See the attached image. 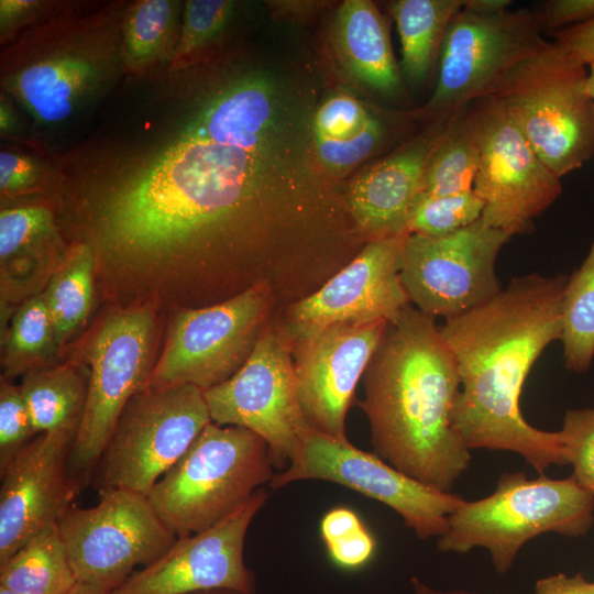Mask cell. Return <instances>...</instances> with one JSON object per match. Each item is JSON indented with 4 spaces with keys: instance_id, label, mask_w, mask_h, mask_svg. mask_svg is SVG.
I'll return each mask as SVG.
<instances>
[{
    "instance_id": "obj_12",
    "label": "cell",
    "mask_w": 594,
    "mask_h": 594,
    "mask_svg": "<svg viewBox=\"0 0 594 594\" xmlns=\"http://www.w3.org/2000/svg\"><path fill=\"white\" fill-rule=\"evenodd\" d=\"M510 239L481 218L444 237L408 233L399 275L409 302L435 319L448 320L490 301L503 289L495 265Z\"/></svg>"
},
{
    "instance_id": "obj_5",
    "label": "cell",
    "mask_w": 594,
    "mask_h": 594,
    "mask_svg": "<svg viewBox=\"0 0 594 594\" xmlns=\"http://www.w3.org/2000/svg\"><path fill=\"white\" fill-rule=\"evenodd\" d=\"M268 444L235 426L208 424L147 498L178 538L206 530L275 475Z\"/></svg>"
},
{
    "instance_id": "obj_9",
    "label": "cell",
    "mask_w": 594,
    "mask_h": 594,
    "mask_svg": "<svg viewBox=\"0 0 594 594\" xmlns=\"http://www.w3.org/2000/svg\"><path fill=\"white\" fill-rule=\"evenodd\" d=\"M541 29L538 12L463 7L447 29L426 111L442 118L488 97L516 66L548 45Z\"/></svg>"
},
{
    "instance_id": "obj_27",
    "label": "cell",
    "mask_w": 594,
    "mask_h": 594,
    "mask_svg": "<svg viewBox=\"0 0 594 594\" xmlns=\"http://www.w3.org/2000/svg\"><path fill=\"white\" fill-rule=\"evenodd\" d=\"M95 256L86 244L77 246L53 274L46 299L57 343L63 344L85 322L94 295Z\"/></svg>"
},
{
    "instance_id": "obj_19",
    "label": "cell",
    "mask_w": 594,
    "mask_h": 594,
    "mask_svg": "<svg viewBox=\"0 0 594 594\" xmlns=\"http://www.w3.org/2000/svg\"><path fill=\"white\" fill-rule=\"evenodd\" d=\"M72 447L40 435L0 473V565L73 506L78 482L67 470Z\"/></svg>"
},
{
    "instance_id": "obj_6",
    "label": "cell",
    "mask_w": 594,
    "mask_h": 594,
    "mask_svg": "<svg viewBox=\"0 0 594 594\" xmlns=\"http://www.w3.org/2000/svg\"><path fill=\"white\" fill-rule=\"evenodd\" d=\"M486 98L507 111L559 178L594 155V99L586 66L556 43L516 66Z\"/></svg>"
},
{
    "instance_id": "obj_23",
    "label": "cell",
    "mask_w": 594,
    "mask_h": 594,
    "mask_svg": "<svg viewBox=\"0 0 594 594\" xmlns=\"http://www.w3.org/2000/svg\"><path fill=\"white\" fill-rule=\"evenodd\" d=\"M20 388L35 432L74 443L85 411L88 376L66 365L37 369L24 376Z\"/></svg>"
},
{
    "instance_id": "obj_22",
    "label": "cell",
    "mask_w": 594,
    "mask_h": 594,
    "mask_svg": "<svg viewBox=\"0 0 594 594\" xmlns=\"http://www.w3.org/2000/svg\"><path fill=\"white\" fill-rule=\"evenodd\" d=\"M334 35L340 56L356 80L386 97L402 94L400 68L388 30L372 1H343L337 11Z\"/></svg>"
},
{
    "instance_id": "obj_41",
    "label": "cell",
    "mask_w": 594,
    "mask_h": 594,
    "mask_svg": "<svg viewBox=\"0 0 594 594\" xmlns=\"http://www.w3.org/2000/svg\"><path fill=\"white\" fill-rule=\"evenodd\" d=\"M554 43L576 62L588 67L594 63V19L554 32Z\"/></svg>"
},
{
    "instance_id": "obj_17",
    "label": "cell",
    "mask_w": 594,
    "mask_h": 594,
    "mask_svg": "<svg viewBox=\"0 0 594 594\" xmlns=\"http://www.w3.org/2000/svg\"><path fill=\"white\" fill-rule=\"evenodd\" d=\"M407 234L371 240L320 289L295 304L290 338L298 343L336 323L393 321L410 304L399 275Z\"/></svg>"
},
{
    "instance_id": "obj_40",
    "label": "cell",
    "mask_w": 594,
    "mask_h": 594,
    "mask_svg": "<svg viewBox=\"0 0 594 594\" xmlns=\"http://www.w3.org/2000/svg\"><path fill=\"white\" fill-rule=\"evenodd\" d=\"M37 176V166L29 157L12 152L0 153V189L14 193L31 186Z\"/></svg>"
},
{
    "instance_id": "obj_37",
    "label": "cell",
    "mask_w": 594,
    "mask_h": 594,
    "mask_svg": "<svg viewBox=\"0 0 594 594\" xmlns=\"http://www.w3.org/2000/svg\"><path fill=\"white\" fill-rule=\"evenodd\" d=\"M383 138V124L372 116L366 125L350 139L315 142L321 163L331 172L342 173L370 156L382 143Z\"/></svg>"
},
{
    "instance_id": "obj_20",
    "label": "cell",
    "mask_w": 594,
    "mask_h": 594,
    "mask_svg": "<svg viewBox=\"0 0 594 594\" xmlns=\"http://www.w3.org/2000/svg\"><path fill=\"white\" fill-rule=\"evenodd\" d=\"M455 114L440 118L430 133L378 162L351 184L350 211L371 240L407 234L408 215L428 158Z\"/></svg>"
},
{
    "instance_id": "obj_36",
    "label": "cell",
    "mask_w": 594,
    "mask_h": 594,
    "mask_svg": "<svg viewBox=\"0 0 594 594\" xmlns=\"http://www.w3.org/2000/svg\"><path fill=\"white\" fill-rule=\"evenodd\" d=\"M372 116L355 98L336 95L324 101L315 114V141L350 139L366 125Z\"/></svg>"
},
{
    "instance_id": "obj_31",
    "label": "cell",
    "mask_w": 594,
    "mask_h": 594,
    "mask_svg": "<svg viewBox=\"0 0 594 594\" xmlns=\"http://www.w3.org/2000/svg\"><path fill=\"white\" fill-rule=\"evenodd\" d=\"M176 18V2L144 0L133 7L124 28L123 56L128 66H145L166 50Z\"/></svg>"
},
{
    "instance_id": "obj_51",
    "label": "cell",
    "mask_w": 594,
    "mask_h": 594,
    "mask_svg": "<svg viewBox=\"0 0 594 594\" xmlns=\"http://www.w3.org/2000/svg\"><path fill=\"white\" fill-rule=\"evenodd\" d=\"M0 594H21L19 592H15L11 588H8L6 586L0 585Z\"/></svg>"
},
{
    "instance_id": "obj_43",
    "label": "cell",
    "mask_w": 594,
    "mask_h": 594,
    "mask_svg": "<svg viewBox=\"0 0 594 594\" xmlns=\"http://www.w3.org/2000/svg\"><path fill=\"white\" fill-rule=\"evenodd\" d=\"M530 594H594V582L581 573L572 576L557 573L539 579Z\"/></svg>"
},
{
    "instance_id": "obj_16",
    "label": "cell",
    "mask_w": 594,
    "mask_h": 594,
    "mask_svg": "<svg viewBox=\"0 0 594 594\" xmlns=\"http://www.w3.org/2000/svg\"><path fill=\"white\" fill-rule=\"evenodd\" d=\"M267 498L262 487L212 527L178 537L162 557L135 571L112 594H190L215 588L255 594L256 579L245 564L244 542Z\"/></svg>"
},
{
    "instance_id": "obj_26",
    "label": "cell",
    "mask_w": 594,
    "mask_h": 594,
    "mask_svg": "<svg viewBox=\"0 0 594 594\" xmlns=\"http://www.w3.org/2000/svg\"><path fill=\"white\" fill-rule=\"evenodd\" d=\"M560 341L565 369L587 372L594 360V240L580 267L568 276Z\"/></svg>"
},
{
    "instance_id": "obj_11",
    "label": "cell",
    "mask_w": 594,
    "mask_h": 594,
    "mask_svg": "<svg viewBox=\"0 0 594 594\" xmlns=\"http://www.w3.org/2000/svg\"><path fill=\"white\" fill-rule=\"evenodd\" d=\"M307 480L340 484L388 506L421 540L442 536L450 514L463 501L406 475L374 452L353 446L348 438H333L314 429L268 485L277 490Z\"/></svg>"
},
{
    "instance_id": "obj_49",
    "label": "cell",
    "mask_w": 594,
    "mask_h": 594,
    "mask_svg": "<svg viewBox=\"0 0 594 594\" xmlns=\"http://www.w3.org/2000/svg\"><path fill=\"white\" fill-rule=\"evenodd\" d=\"M190 594H245V593L234 591V590H230V588H215V590L195 592V593H190Z\"/></svg>"
},
{
    "instance_id": "obj_47",
    "label": "cell",
    "mask_w": 594,
    "mask_h": 594,
    "mask_svg": "<svg viewBox=\"0 0 594 594\" xmlns=\"http://www.w3.org/2000/svg\"><path fill=\"white\" fill-rule=\"evenodd\" d=\"M411 586H413L414 594H477V593L460 591V590H453V591L437 590L428 585L427 583L422 582L420 579L416 576L411 578Z\"/></svg>"
},
{
    "instance_id": "obj_45",
    "label": "cell",
    "mask_w": 594,
    "mask_h": 594,
    "mask_svg": "<svg viewBox=\"0 0 594 594\" xmlns=\"http://www.w3.org/2000/svg\"><path fill=\"white\" fill-rule=\"evenodd\" d=\"M509 0H465L464 7L479 12L497 13L508 10Z\"/></svg>"
},
{
    "instance_id": "obj_35",
    "label": "cell",
    "mask_w": 594,
    "mask_h": 594,
    "mask_svg": "<svg viewBox=\"0 0 594 594\" xmlns=\"http://www.w3.org/2000/svg\"><path fill=\"white\" fill-rule=\"evenodd\" d=\"M35 433L20 386L2 380L0 387V473L33 440Z\"/></svg>"
},
{
    "instance_id": "obj_44",
    "label": "cell",
    "mask_w": 594,
    "mask_h": 594,
    "mask_svg": "<svg viewBox=\"0 0 594 594\" xmlns=\"http://www.w3.org/2000/svg\"><path fill=\"white\" fill-rule=\"evenodd\" d=\"M40 6L33 0H1L0 1V28L1 32L8 31L13 24L23 20L34 12Z\"/></svg>"
},
{
    "instance_id": "obj_32",
    "label": "cell",
    "mask_w": 594,
    "mask_h": 594,
    "mask_svg": "<svg viewBox=\"0 0 594 594\" xmlns=\"http://www.w3.org/2000/svg\"><path fill=\"white\" fill-rule=\"evenodd\" d=\"M483 208V201L473 190L443 196L418 194L406 232L432 238L449 235L477 221Z\"/></svg>"
},
{
    "instance_id": "obj_3",
    "label": "cell",
    "mask_w": 594,
    "mask_h": 594,
    "mask_svg": "<svg viewBox=\"0 0 594 594\" xmlns=\"http://www.w3.org/2000/svg\"><path fill=\"white\" fill-rule=\"evenodd\" d=\"M362 380L374 453L450 493L471 453L452 425L460 381L436 319L407 305L387 323Z\"/></svg>"
},
{
    "instance_id": "obj_18",
    "label": "cell",
    "mask_w": 594,
    "mask_h": 594,
    "mask_svg": "<svg viewBox=\"0 0 594 594\" xmlns=\"http://www.w3.org/2000/svg\"><path fill=\"white\" fill-rule=\"evenodd\" d=\"M387 323H336L296 343L297 394L311 429L346 439L345 418L355 388Z\"/></svg>"
},
{
    "instance_id": "obj_39",
    "label": "cell",
    "mask_w": 594,
    "mask_h": 594,
    "mask_svg": "<svg viewBox=\"0 0 594 594\" xmlns=\"http://www.w3.org/2000/svg\"><path fill=\"white\" fill-rule=\"evenodd\" d=\"M542 26L570 28L594 19V0H551L538 12Z\"/></svg>"
},
{
    "instance_id": "obj_38",
    "label": "cell",
    "mask_w": 594,
    "mask_h": 594,
    "mask_svg": "<svg viewBox=\"0 0 594 594\" xmlns=\"http://www.w3.org/2000/svg\"><path fill=\"white\" fill-rule=\"evenodd\" d=\"M375 548L376 541L366 526L326 544L331 561L343 569L363 566L374 554Z\"/></svg>"
},
{
    "instance_id": "obj_4",
    "label": "cell",
    "mask_w": 594,
    "mask_h": 594,
    "mask_svg": "<svg viewBox=\"0 0 594 594\" xmlns=\"http://www.w3.org/2000/svg\"><path fill=\"white\" fill-rule=\"evenodd\" d=\"M593 522L594 495L571 476L528 479L522 472L504 473L491 495L463 499L450 514L437 548L453 553L484 548L496 572L504 574L530 539L547 532L579 538Z\"/></svg>"
},
{
    "instance_id": "obj_42",
    "label": "cell",
    "mask_w": 594,
    "mask_h": 594,
    "mask_svg": "<svg viewBox=\"0 0 594 594\" xmlns=\"http://www.w3.org/2000/svg\"><path fill=\"white\" fill-rule=\"evenodd\" d=\"M365 525L351 508L338 506L327 512L320 521V535L326 544L351 535Z\"/></svg>"
},
{
    "instance_id": "obj_50",
    "label": "cell",
    "mask_w": 594,
    "mask_h": 594,
    "mask_svg": "<svg viewBox=\"0 0 594 594\" xmlns=\"http://www.w3.org/2000/svg\"><path fill=\"white\" fill-rule=\"evenodd\" d=\"M587 91L590 96L594 99V63L588 66Z\"/></svg>"
},
{
    "instance_id": "obj_34",
    "label": "cell",
    "mask_w": 594,
    "mask_h": 594,
    "mask_svg": "<svg viewBox=\"0 0 594 594\" xmlns=\"http://www.w3.org/2000/svg\"><path fill=\"white\" fill-rule=\"evenodd\" d=\"M234 8L230 0H189L185 4L175 59L183 58L215 40L227 26Z\"/></svg>"
},
{
    "instance_id": "obj_21",
    "label": "cell",
    "mask_w": 594,
    "mask_h": 594,
    "mask_svg": "<svg viewBox=\"0 0 594 594\" xmlns=\"http://www.w3.org/2000/svg\"><path fill=\"white\" fill-rule=\"evenodd\" d=\"M101 78L92 57L61 53L34 62L14 74L9 87L41 123L67 119Z\"/></svg>"
},
{
    "instance_id": "obj_2",
    "label": "cell",
    "mask_w": 594,
    "mask_h": 594,
    "mask_svg": "<svg viewBox=\"0 0 594 594\" xmlns=\"http://www.w3.org/2000/svg\"><path fill=\"white\" fill-rule=\"evenodd\" d=\"M568 276L515 277L494 298L438 326L460 381L452 425L468 449L519 454L540 475L569 465L558 431L531 426L520 395L542 352L561 337Z\"/></svg>"
},
{
    "instance_id": "obj_13",
    "label": "cell",
    "mask_w": 594,
    "mask_h": 594,
    "mask_svg": "<svg viewBox=\"0 0 594 594\" xmlns=\"http://www.w3.org/2000/svg\"><path fill=\"white\" fill-rule=\"evenodd\" d=\"M211 421L248 429L268 444L284 470L311 429L301 410L287 342L263 327L244 364L224 382L204 391Z\"/></svg>"
},
{
    "instance_id": "obj_29",
    "label": "cell",
    "mask_w": 594,
    "mask_h": 594,
    "mask_svg": "<svg viewBox=\"0 0 594 594\" xmlns=\"http://www.w3.org/2000/svg\"><path fill=\"white\" fill-rule=\"evenodd\" d=\"M58 345L44 294L29 299L15 312L6 340L8 373L34 371Z\"/></svg>"
},
{
    "instance_id": "obj_14",
    "label": "cell",
    "mask_w": 594,
    "mask_h": 594,
    "mask_svg": "<svg viewBox=\"0 0 594 594\" xmlns=\"http://www.w3.org/2000/svg\"><path fill=\"white\" fill-rule=\"evenodd\" d=\"M267 293L261 285L175 318L164 351L143 388L189 384L207 391L231 377L263 329Z\"/></svg>"
},
{
    "instance_id": "obj_30",
    "label": "cell",
    "mask_w": 594,
    "mask_h": 594,
    "mask_svg": "<svg viewBox=\"0 0 594 594\" xmlns=\"http://www.w3.org/2000/svg\"><path fill=\"white\" fill-rule=\"evenodd\" d=\"M54 231L53 217L41 206L3 209L0 213V260L2 283L28 273L35 249Z\"/></svg>"
},
{
    "instance_id": "obj_7",
    "label": "cell",
    "mask_w": 594,
    "mask_h": 594,
    "mask_svg": "<svg viewBox=\"0 0 594 594\" xmlns=\"http://www.w3.org/2000/svg\"><path fill=\"white\" fill-rule=\"evenodd\" d=\"M210 422L202 389L143 388L125 406L100 457L101 491L147 496Z\"/></svg>"
},
{
    "instance_id": "obj_8",
    "label": "cell",
    "mask_w": 594,
    "mask_h": 594,
    "mask_svg": "<svg viewBox=\"0 0 594 594\" xmlns=\"http://www.w3.org/2000/svg\"><path fill=\"white\" fill-rule=\"evenodd\" d=\"M465 119L479 150L473 191L481 219L510 237L528 233L561 195V178L540 160L518 125L495 100H476Z\"/></svg>"
},
{
    "instance_id": "obj_24",
    "label": "cell",
    "mask_w": 594,
    "mask_h": 594,
    "mask_svg": "<svg viewBox=\"0 0 594 594\" xmlns=\"http://www.w3.org/2000/svg\"><path fill=\"white\" fill-rule=\"evenodd\" d=\"M465 0H396L389 12L402 45L400 68L411 82L422 81L439 59L447 29Z\"/></svg>"
},
{
    "instance_id": "obj_28",
    "label": "cell",
    "mask_w": 594,
    "mask_h": 594,
    "mask_svg": "<svg viewBox=\"0 0 594 594\" xmlns=\"http://www.w3.org/2000/svg\"><path fill=\"white\" fill-rule=\"evenodd\" d=\"M466 108L454 116L448 131L430 154L418 194L453 195L473 190L479 150L471 134Z\"/></svg>"
},
{
    "instance_id": "obj_1",
    "label": "cell",
    "mask_w": 594,
    "mask_h": 594,
    "mask_svg": "<svg viewBox=\"0 0 594 594\" xmlns=\"http://www.w3.org/2000/svg\"><path fill=\"white\" fill-rule=\"evenodd\" d=\"M274 110L261 78L216 94L111 196L102 217L110 250L130 261L172 258L226 223L255 186Z\"/></svg>"
},
{
    "instance_id": "obj_48",
    "label": "cell",
    "mask_w": 594,
    "mask_h": 594,
    "mask_svg": "<svg viewBox=\"0 0 594 594\" xmlns=\"http://www.w3.org/2000/svg\"><path fill=\"white\" fill-rule=\"evenodd\" d=\"M66 594H112V592L100 586L78 582Z\"/></svg>"
},
{
    "instance_id": "obj_25",
    "label": "cell",
    "mask_w": 594,
    "mask_h": 594,
    "mask_svg": "<svg viewBox=\"0 0 594 594\" xmlns=\"http://www.w3.org/2000/svg\"><path fill=\"white\" fill-rule=\"evenodd\" d=\"M78 583L54 524L0 565V585L21 594H66Z\"/></svg>"
},
{
    "instance_id": "obj_46",
    "label": "cell",
    "mask_w": 594,
    "mask_h": 594,
    "mask_svg": "<svg viewBox=\"0 0 594 594\" xmlns=\"http://www.w3.org/2000/svg\"><path fill=\"white\" fill-rule=\"evenodd\" d=\"M16 128V119L10 106L1 98L0 101V132L1 135L12 133Z\"/></svg>"
},
{
    "instance_id": "obj_10",
    "label": "cell",
    "mask_w": 594,
    "mask_h": 594,
    "mask_svg": "<svg viewBox=\"0 0 594 594\" xmlns=\"http://www.w3.org/2000/svg\"><path fill=\"white\" fill-rule=\"evenodd\" d=\"M57 525L77 581L111 592L177 539L147 496L121 488L102 490L91 507L70 506Z\"/></svg>"
},
{
    "instance_id": "obj_15",
    "label": "cell",
    "mask_w": 594,
    "mask_h": 594,
    "mask_svg": "<svg viewBox=\"0 0 594 594\" xmlns=\"http://www.w3.org/2000/svg\"><path fill=\"white\" fill-rule=\"evenodd\" d=\"M153 316L145 308L111 315L95 337L82 420L69 465L84 472L96 465L128 403L145 386Z\"/></svg>"
},
{
    "instance_id": "obj_33",
    "label": "cell",
    "mask_w": 594,
    "mask_h": 594,
    "mask_svg": "<svg viewBox=\"0 0 594 594\" xmlns=\"http://www.w3.org/2000/svg\"><path fill=\"white\" fill-rule=\"evenodd\" d=\"M559 432L568 463L572 466L570 476L594 495V404L568 410Z\"/></svg>"
}]
</instances>
